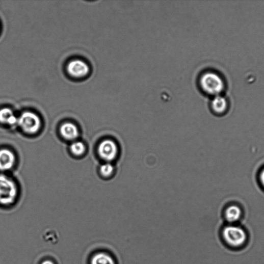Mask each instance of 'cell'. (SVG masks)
Instances as JSON below:
<instances>
[{
  "label": "cell",
  "mask_w": 264,
  "mask_h": 264,
  "mask_svg": "<svg viewBox=\"0 0 264 264\" xmlns=\"http://www.w3.org/2000/svg\"><path fill=\"white\" fill-rule=\"evenodd\" d=\"M225 244L231 249L242 248L247 244L248 235L242 227L229 225L224 227L221 232Z\"/></svg>",
  "instance_id": "6da1fadb"
},
{
  "label": "cell",
  "mask_w": 264,
  "mask_h": 264,
  "mask_svg": "<svg viewBox=\"0 0 264 264\" xmlns=\"http://www.w3.org/2000/svg\"><path fill=\"white\" fill-rule=\"evenodd\" d=\"M199 85L206 94L218 96L224 89V83L221 76L213 72H206L200 75Z\"/></svg>",
  "instance_id": "7a4b0ae2"
},
{
  "label": "cell",
  "mask_w": 264,
  "mask_h": 264,
  "mask_svg": "<svg viewBox=\"0 0 264 264\" xmlns=\"http://www.w3.org/2000/svg\"><path fill=\"white\" fill-rule=\"evenodd\" d=\"M18 189L15 183L5 175L0 174V204L9 205L17 197Z\"/></svg>",
  "instance_id": "3957f363"
},
{
  "label": "cell",
  "mask_w": 264,
  "mask_h": 264,
  "mask_svg": "<svg viewBox=\"0 0 264 264\" xmlns=\"http://www.w3.org/2000/svg\"><path fill=\"white\" fill-rule=\"evenodd\" d=\"M18 124L28 134H35L39 131L41 125L40 118L36 114L26 112L18 118Z\"/></svg>",
  "instance_id": "277c9868"
},
{
  "label": "cell",
  "mask_w": 264,
  "mask_h": 264,
  "mask_svg": "<svg viewBox=\"0 0 264 264\" xmlns=\"http://www.w3.org/2000/svg\"><path fill=\"white\" fill-rule=\"evenodd\" d=\"M98 152L102 159L107 163H110L117 157L119 147L114 141L108 139L100 143L98 146Z\"/></svg>",
  "instance_id": "5b68a950"
},
{
  "label": "cell",
  "mask_w": 264,
  "mask_h": 264,
  "mask_svg": "<svg viewBox=\"0 0 264 264\" xmlns=\"http://www.w3.org/2000/svg\"><path fill=\"white\" fill-rule=\"evenodd\" d=\"M89 264H118V261L112 251L107 248H100L91 254Z\"/></svg>",
  "instance_id": "8992f818"
},
{
  "label": "cell",
  "mask_w": 264,
  "mask_h": 264,
  "mask_svg": "<svg viewBox=\"0 0 264 264\" xmlns=\"http://www.w3.org/2000/svg\"><path fill=\"white\" fill-rule=\"evenodd\" d=\"M68 72L75 77H83L90 72V68L82 61L76 60L70 62L67 66Z\"/></svg>",
  "instance_id": "52a82bcc"
},
{
  "label": "cell",
  "mask_w": 264,
  "mask_h": 264,
  "mask_svg": "<svg viewBox=\"0 0 264 264\" xmlns=\"http://www.w3.org/2000/svg\"><path fill=\"white\" fill-rule=\"evenodd\" d=\"M15 161L16 157L13 152L6 149L0 150V170L6 171L12 169Z\"/></svg>",
  "instance_id": "ba28073f"
},
{
  "label": "cell",
  "mask_w": 264,
  "mask_h": 264,
  "mask_svg": "<svg viewBox=\"0 0 264 264\" xmlns=\"http://www.w3.org/2000/svg\"><path fill=\"white\" fill-rule=\"evenodd\" d=\"M60 133L65 139L69 141L76 139L79 135V131L77 126L70 122L65 123L61 125Z\"/></svg>",
  "instance_id": "9c48e42d"
},
{
  "label": "cell",
  "mask_w": 264,
  "mask_h": 264,
  "mask_svg": "<svg viewBox=\"0 0 264 264\" xmlns=\"http://www.w3.org/2000/svg\"><path fill=\"white\" fill-rule=\"evenodd\" d=\"M18 120L12 110L9 108L0 110V123L13 126L18 124Z\"/></svg>",
  "instance_id": "30bf717a"
},
{
  "label": "cell",
  "mask_w": 264,
  "mask_h": 264,
  "mask_svg": "<svg viewBox=\"0 0 264 264\" xmlns=\"http://www.w3.org/2000/svg\"><path fill=\"white\" fill-rule=\"evenodd\" d=\"M242 214V210L239 206L232 205L227 208L225 212V217L227 222L233 224L239 221Z\"/></svg>",
  "instance_id": "8fae6325"
},
{
  "label": "cell",
  "mask_w": 264,
  "mask_h": 264,
  "mask_svg": "<svg viewBox=\"0 0 264 264\" xmlns=\"http://www.w3.org/2000/svg\"><path fill=\"white\" fill-rule=\"evenodd\" d=\"M211 105L213 110L217 113L224 112L227 107V101L225 98L221 96H215L213 99Z\"/></svg>",
  "instance_id": "7c38bea8"
},
{
  "label": "cell",
  "mask_w": 264,
  "mask_h": 264,
  "mask_svg": "<svg viewBox=\"0 0 264 264\" xmlns=\"http://www.w3.org/2000/svg\"><path fill=\"white\" fill-rule=\"evenodd\" d=\"M70 149L71 152L76 156L83 155L86 150L85 145L81 142H75L73 143L71 145Z\"/></svg>",
  "instance_id": "4fadbf2b"
},
{
  "label": "cell",
  "mask_w": 264,
  "mask_h": 264,
  "mask_svg": "<svg viewBox=\"0 0 264 264\" xmlns=\"http://www.w3.org/2000/svg\"><path fill=\"white\" fill-rule=\"evenodd\" d=\"M100 173L104 177L109 178L113 174L115 169L113 165L110 163L103 164L100 168Z\"/></svg>",
  "instance_id": "5bb4252c"
},
{
  "label": "cell",
  "mask_w": 264,
  "mask_h": 264,
  "mask_svg": "<svg viewBox=\"0 0 264 264\" xmlns=\"http://www.w3.org/2000/svg\"><path fill=\"white\" fill-rule=\"evenodd\" d=\"M39 264H57L56 261L51 258H45L42 259Z\"/></svg>",
  "instance_id": "9a60e30c"
},
{
  "label": "cell",
  "mask_w": 264,
  "mask_h": 264,
  "mask_svg": "<svg viewBox=\"0 0 264 264\" xmlns=\"http://www.w3.org/2000/svg\"><path fill=\"white\" fill-rule=\"evenodd\" d=\"M260 179L262 186L264 187V170L262 171L260 174Z\"/></svg>",
  "instance_id": "2e32d148"
}]
</instances>
